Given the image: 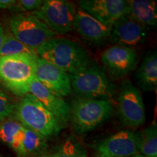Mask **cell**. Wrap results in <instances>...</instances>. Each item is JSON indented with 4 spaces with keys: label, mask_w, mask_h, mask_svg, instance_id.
Here are the masks:
<instances>
[{
    "label": "cell",
    "mask_w": 157,
    "mask_h": 157,
    "mask_svg": "<svg viewBox=\"0 0 157 157\" xmlns=\"http://www.w3.org/2000/svg\"><path fill=\"white\" fill-rule=\"evenodd\" d=\"M36 53L68 74H75L90 65V59L83 47L66 39H51L37 49Z\"/></svg>",
    "instance_id": "6da1fadb"
},
{
    "label": "cell",
    "mask_w": 157,
    "mask_h": 157,
    "mask_svg": "<svg viewBox=\"0 0 157 157\" xmlns=\"http://www.w3.org/2000/svg\"><path fill=\"white\" fill-rule=\"evenodd\" d=\"M37 57L31 55L0 56V84L17 96L29 93L35 78Z\"/></svg>",
    "instance_id": "7a4b0ae2"
},
{
    "label": "cell",
    "mask_w": 157,
    "mask_h": 157,
    "mask_svg": "<svg viewBox=\"0 0 157 157\" xmlns=\"http://www.w3.org/2000/svg\"><path fill=\"white\" fill-rule=\"evenodd\" d=\"M14 111L17 121L23 127L45 138L56 135L61 129V122L58 118L30 93L23 96L15 106Z\"/></svg>",
    "instance_id": "3957f363"
},
{
    "label": "cell",
    "mask_w": 157,
    "mask_h": 157,
    "mask_svg": "<svg viewBox=\"0 0 157 157\" xmlns=\"http://www.w3.org/2000/svg\"><path fill=\"white\" fill-rule=\"evenodd\" d=\"M113 105L107 100L78 98L70 108L74 129L79 134L90 132L111 117Z\"/></svg>",
    "instance_id": "277c9868"
},
{
    "label": "cell",
    "mask_w": 157,
    "mask_h": 157,
    "mask_svg": "<svg viewBox=\"0 0 157 157\" xmlns=\"http://www.w3.org/2000/svg\"><path fill=\"white\" fill-rule=\"evenodd\" d=\"M71 90L80 98L109 101L115 94V86L95 66H87L75 74H68Z\"/></svg>",
    "instance_id": "5b68a950"
},
{
    "label": "cell",
    "mask_w": 157,
    "mask_h": 157,
    "mask_svg": "<svg viewBox=\"0 0 157 157\" xmlns=\"http://www.w3.org/2000/svg\"><path fill=\"white\" fill-rule=\"evenodd\" d=\"M9 25L12 34L17 40L35 50L55 36L42 21L30 13L13 15Z\"/></svg>",
    "instance_id": "8992f818"
},
{
    "label": "cell",
    "mask_w": 157,
    "mask_h": 157,
    "mask_svg": "<svg viewBox=\"0 0 157 157\" xmlns=\"http://www.w3.org/2000/svg\"><path fill=\"white\" fill-rule=\"evenodd\" d=\"M74 3L66 0H45L32 13L42 21L55 34H65L74 29L76 14Z\"/></svg>",
    "instance_id": "52a82bcc"
},
{
    "label": "cell",
    "mask_w": 157,
    "mask_h": 157,
    "mask_svg": "<svg viewBox=\"0 0 157 157\" xmlns=\"http://www.w3.org/2000/svg\"><path fill=\"white\" fill-rule=\"evenodd\" d=\"M118 113L124 124L137 127L146 121V112L142 95L132 82H123L118 97Z\"/></svg>",
    "instance_id": "ba28073f"
},
{
    "label": "cell",
    "mask_w": 157,
    "mask_h": 157,
    "mask_svg": "<svg viewBox=\"0 0 157 157\" xmlns=\"http://www.w3.org/2000/svg\"><path fill=\"white\" fill-rule=\"evenodd\" d=\"M35 76L44 87L59 97H66L72 90L68 74L39 57L36 59Z\"/></svg>",
    "instance_id": "9c48e42d"
},
{
    "label": "cell",
    "mask_w": 157,
    "mask_h": 157,
    "mask_svg": "<svg viewBox=\"0 0 157 157\" xmlns=\"http://www.w3.org/2000/svg\"><path fill=\"white\" fill-rule=\"evenodd\" d=\"M147 29L127 14L118 19L112 25L109 39L116 45L132 48L146 40Z\"/></svg>",
    "instance_id": "30bf717a"
},
{
    "label": "cell",
    "mask_w": 157,
    "mask_h": 157,
    "mask_svg": "<svg viewBox=\"0 0 157 157\" xmlns=\"http://www.w3.org/2000/svg\"><path fill=\"white\" fill-rule=\"evenodd\" d=\"M78 5L109 28L121 16L128 14V6L124 0H82L78 2Z\"/></svg>",
    "instance_id": "8fae6325"
},
{
    "label": "cell",
    "mask_w": 157,
    "mask_h": 157,
    "mask_svg": "<svg viewBox=\"0 0 157 157\" xmlns=\"http://www.w3.org/2000/svg\"><path fill=\"white\" fill-rule=\"evenodd\" d=\"M101 59L113 76L123 77L136 66L137 53L134 49L115 44L104 51Z\"/></svg>",
    "instance_id": "7c38bea8"
},
{
    "label": "cell",
    "mask_w": 157,
    "mask_h": 157,
    "mask_svg": "<svg viewBox=\"0 0 157 157\" xmlns=\"http://www.w3.org/2000/svg\"><path fill=\"white\" fill-rule=\"evenodd\" d=\"M137 154L134 132L130 131L115 133L95 147V157H130Z\"/></svg>",
    "instance_id": "4fadbf2b"
},
{
    "label": "cell",
    "mask_w": 157,
    "mask_h": 157,
    "mask_svg": "<svg viewBox=\"0 0 157 157\" xmlns=\"http://www.w3.org/2000/svg\"><path fill=\"white\" fill-rule=\"evenodd\" d=\"M74 29L84 39L95 44H101L109 39L111 29L103 25L81 8L76 11Z\"/></svg>",
    "instance_id": "5bb4252c"
},
{
    "label": "cell",
    "mask_w": 157,
    "mask_h": 157,
    "mask_svg": "<svg viewBox=\"0 0 157 157\" xmlns=\"http://www.w3.org/2000/svg\"><path fill=\"white\" fill-rule=\"evenodd\" d=\"M29 93L34 95L47 109L58 119L60 122H66L70 116V106L61 97L51 93L36 79L31 82Z\"/></svg>",
    "instance_id": "9a60e30c"
},
{
    "label": "cell",
    "mask_w": 157,
    "mask_h": 157,
    "mask_svg": "<svg viewBox=\"0 0 157 157\" xmlns=\"http://www.w3.org/2000/svg\"><path fill=\"white\" fill-rule=\"evenodd\" d=\"M139 87L145 91H155L157 87L156 51L147 53L135 76Z\"/></svg>",
    "instance_id": "2e32d148"
},
{
    "label": "cell",
    "mask_w": 157,
    "mask_h": 157,
    "mask_svg": "<svg viewBox=\"0 0 157 157\" xmlns=\"http://www.w3.org/2000/svg\"><path fill=\"white\" fill-rule=\"evenodd\" d=\"M128 15L144 27H156L157 23V4L152 0L127 1Z\"/></svg>",
    "instance_id": "e0dca14e"
},
{
    "label": "cell",
    "mask_w": 157,
    "mask_h": 157,
    "mask_svg": "<svg viewBox=\"0 0 157 157\" xmlns=\"http://www.w3.org/2000/svg\"><path fill=\"white\" fill-rule=\"evenodd\" d=\"M135 146L139 154L157 157V127L156 124L134 132Z\"/></svg>",
    "instance_id": "ac0fdd59"
},
{
    "label": "cell",
    "mask_w": 157,
    "mask_h": 157,
    "mask_svg": "<svg viewBox=\"0 0 157 157\" xmlns=\"http://www.w3.org/2000/svg\"><path fill=\"white\" fill-rule=\"evenodd\" d=\"M24 135L25 127L17 120L8 119L0 125V139L11 146L17 154L21 150Z\"/></svg>",
    "instance_id": "d6986e66"
},
{
    "label": "cell",
    "mask_w": 157,
    "mask_h": 157,
    "mask_svg": "<svg viewBox=\"0 0 157 157\" xmlns=\"http://www.w3.org/2000/svg\"><path fill=\"white\" fill-rule=\"evenodd\" d=\"M45 137L25 127V135L21 150L17 153L20 157H28L40 154L47 146Z\"/></svg>",
    "instance_id": "ffe728a7"
},
{
    "label": "cell",
    "mask_w": 157,
    "mask_h": 157,
    "mask_svg": "<svg viewBox=\"0 0 157 157\" xmlns=\"http://www.w3.org/2000/svg\"><path fill=\"white\" fill-rule=\"evenodd\" d=\"M17 55H31L37 56L36 50L27 47L13 36L12 33L5 34L4 44L0 50V56H17Z\"/></svg>",
    "instance_id": "44dd1931"
},
{
    "label": "cell",
    "mask_w": 157,
    "mask_h": 157,
    "mask_svg": "<svg viewBox=\"0 0 157 157\" xmlns=\"http://www.w3.org/2000/svg\"><path fill=\"white\" fill-rule=\"evenodd\" d=\"M50 157H87L86 150L78 143L68 140Z\"/></svg>",
    "instance_id": "7402d4cb"
},
{
    "label": "cell",
    "mask_w": 157,
    "mask_h": 157,
    "mask_svg": "<svg viewBox=\"0 0 157 157\" xmlns=\"http://www.w3.org/2000/svg\"><path fill=\"white\" fill-rule=\"evenodd\" d=\"M43 0H20L10 8L11 10L20 13V12L36 11L42 5Z\"/></svg>",
    "instance_id": "603a6c76"
},
{
    "label": "cell",
    "mask_w": 157,
    "mask_h": 157,
    "mask_svg": "<svg viewBox=\"0 0 157 157\" xmlns=\"http://www.w3.org/2000/svg\"><path fill=\"white\" fill-rule=\"evenodd\" d=\"M15 106L10 98L0 90V121L4 120L14 112Z\"/></svg>",
    "instance_id": "cb8c5ba5"
},
{
    "label": "cell",
    "mask_w": 157,
    "mask_h": 157,
    "mask_svg": "<svg viewBox=\"0 0 157 157\" xmlns=\"http://www.w3.org/2000/svg\"><path fill=\"white\" fill-rule=\"evenodd\" d=\"M14 0H0V8L10 9L15 3Z\"/></svg>",
    "instance_id": "d4e9b609"
},
{
    "label": "cell",
    "mask_w": 157,
    "mask_h": 157,
    "mask_svg": "<svg viewBox=\"0 0 157 157\" xmlns=\"http://www.w3.org/2000/svg\"><path fill=\"white\" fill-rule=\"evenodd\" d=\"M5 33L4 31V29L2 25H0V50H1L2 47L4 44V42H5Z\"/></svg>",
    "instance_id": "484cf974"
},
{
    "label": "cell",
    "mask_w": 157,
    "mask_h": 157,
    "mask_svg": "<svg viewBox=\"0 0 157 157\" xmlns=\"http://www.w3.org/2000/svg\"><path fill=\"white\" fill-rule=\"evenodd\" d=\"M130 157H148V156H143V155L140 154H137L133 155V156H130Z\"/></svg>",
    "instance_id": "4316f807"
},
{
    "label": "cell",
    "mask_w": 157,
    "mask_h": 157,
    "mask_svg": "<svg viewBox=\"0 0 157 157\" xmlns=\"http://www.w3.org/2000/svg\"><path fill=\"white\" fill-rule=\"evenodd\" d=\"M36 157H50V156H46V155H41V156H38Z\"/></svg>",
    "instance_id": "83f0119b"
},
{
    "label": "cell",
    "mask_w": 157,
    "mask_h": 157,
    "mask_svg": "<svg viewBox=\"0 0 157 157\" xmlns=\"http://www.w3.org/2000/svg\"><path fill=\"white\" fill-rule=\"evenodd\" d=\"M0 125H1V124H0Z\"/></svg>",
    "instance_id": "f1b7e54d"
}]
</instances>
